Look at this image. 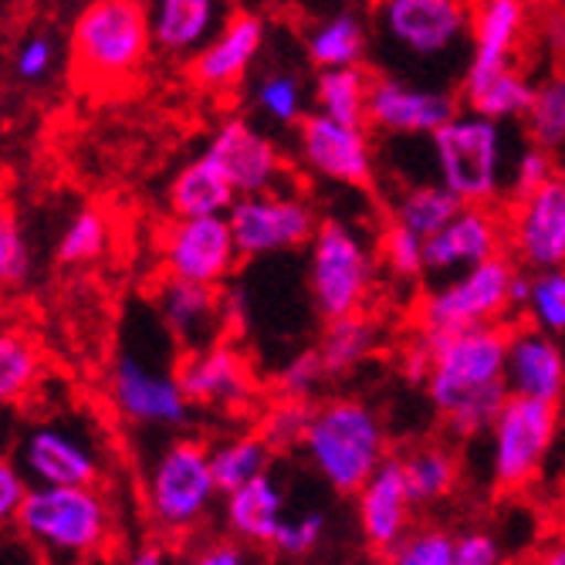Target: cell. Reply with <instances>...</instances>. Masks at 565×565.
<instances>
[{
	"mask_svg": "<svg viewBox=\"0 0 565 565\" xmlns=\"http://www.w3.org/2000/svg\"><path fill=\"white\" fill-rule=\"evenodd\" d=\"M430 339L427 399L457 440L488 434L511 396L504 386L508 326H478L460 332H424Z\"/></svg>",
	"mask_w": 565,
	"mask_h": 565,
	"instance_id": "6da1fadb",
	"label": "cell"
},
{
	"mask_svg": "<svg viewBox=\"0 0 565 565\" xmlns=\"http://www.w3.org/2000/svg\"><path fill=\"white\" fill-rule=\"evenodd\" d=\"M152 51L142 0H88L72 28V78L85 92L129 88Z\"/></svg>",
	"mask_w": 565,
	"mask_h": 565,
	"instance_id": "7a4b0ae2",
	"label": "cell"
},
{
	"mask_svg": "<svg viewBox=\"0 0 565 565\" xmlns=\"http://www.w3.org/2000/svg\"><path fill=\"white\" fill-rule=\"evenodd\" d=\"M301 450L335 494H355L390 457V437L383 417L370 403L326 399L312 409Z\"/></svg>",
	"mask_w": 565,
	"mask_h": 565,
	"instance_id": "3957f363",
	"label": "cell"
},
{
	"mask_svg": "<svg viewBox=\"0 0 565 565\" xmlns=\"http://www.w3.org/2000/svg\"><path fill=\"white\" fill-rule=\"evenodd\" d=\"M430 152L437 180L460 203H498L508 193L511 146L504 122L465 106L430 136Z\"/></svg>",
	"mask_w": 565,
	"mask_h": 565,
	"instance_id": "277c9868",
	"label": "cell"
},
{
	"mask_svg": "<svg viewBox=\"0 0 565 565\" xmlns=\"http://www.w3.org/2000/svg\"><path fill=\"white\" fill-rule=\"evenodd\" d=\"M28 542L62 558H88L109 545V508L92 484H34L14 522Z\"/></svg>",
	"mask_w": 565,
	"mask_h": 565,
	"instance_id": "5b68a950",
	"label": "cell"
},
{
	"mask_svg": "<svg viewBox=\"0 0 565 565\" xmlns=\"http://www.w3.org/2000/svg\"><path fill=\"white\" fill-rule=\"evenodd\" d=\"M519 265L511 254L471 265L457 275H447L437 288H430L417 305V329L420 332H460L478 326H498L515 316L511 308V281Z\"/></svg>",
	"mask_w": 565,
	"mask_h": 565,
	"instance_id": "8992f818",
	"label": "cell"
},
{
	"mask_svg": "<svg viewBox=\"0 0 565 565\" xmlns=\"http://www.w3.org/2000/svg\"><path fill=\"white\" fill-rule=\"evenodd\" d=\"M380 258L352 224L326 221L308 241V291L322 319L363 312Z\"/></svg>",
	"mask_w": 565,
	"mask_h": 565,
	"instance_id": "52a82bcc",
	"label": "cell"
},
{
	"mask_svg": "<svg viewBox=\"0 0 565 565\" xmlns=\"http://www.w3.org/2000/svg\"><path fill=\"white\" fill-rule=\"evenodd\" d=\"M217 494L221 488L214 481L211 450L196 440H177L152 465L146 484V508L149 519L163 532L186 535L211 515Z\"/></svg>",
	"mask_w": 565,
	"mask_h": 565,
	"instance_id": "ba28073f",
	"label": "cell"
},
{
	"mask_svg": "<svg viewBox=\"0 0 565 565\" xmlns=\"http://www.w3.org/2000/svg\"><path fill=\"white\" fill-rule=\"evenodd\" d=\"M558 434V403L508 396L498 409L491 437V478L504 491L529 488L542 468Z\"/></svg>",
	"mask_w": 565,
	"mask_h": 565,
	"instance_id": "9c48e42d",
	"label": "cell"
},
{
	"mask_svg": "<svg viewBox=\"0 0 565 565\" xmlns=\"http://www.w3.org/2000/svg\"><path fill=\"white\" fill-rule=\"evenodd\" d=\"M241 258H268V254L308 247L319 231V214L291 186L237 196L227 211Z\"/></svg>",
	"mask_w": 565,
	"mask_h": 565,
	"instance_id": "30bf717a",
	"label": "cell"
},
{
	"mask_svg": "<svg viewBox=\"0 0 565 565\" xmlns=\"http://www.w3.org/2000/svg\"><path fill=\"white\" fill-rule=\"evenodd\" d=\"M475 0H376L380 34L409 58L437 62L471 41Z\"/></svg>",
	"mask_w": 565,
	"mask_h": 565,
	"instance_id": "8fae6325",
	"label": "cell"
},
{
	"mask_svg": "<svg viewBox=\"0 0 565 565\" xmlns=\"http://www.w3.org/2000/svg\"><path fill=\"white\" fill-rule=\"evenodd\" d=\"M298 160L305 170L335 186H370L376 177V149L370 126L339 122L326 113H305L298 122Z\"/></svg>",
	"mask_w": 565,
	"mask_h": 565,
	"instance_id": "7c38bea8",
	"label": "cell"
},
{
	"mask_svg": "<svg viewBox=\"0 0 565 565\" xmlns=\"http://www.w3.org/2000/svg\"><path fill=\"white\" fill-rule=\"evenodd\" d=\"M177 383L190 406L221 409V414L231 417L247 414L262 396L258 376H254L247 355L224 339L186 349L183 363L177 366Z\"/></svg>",
	"mask_w": 565,
	"mask_h": 565,
	"instance_id": "4fadbf2b",
	"label": "cell"
},
{
	"mask_svg": "<svg viewBox=\"0 0 565 565\" xmlns=\"http://www.w3.org/2000/svg\"><path fill=\"white\" fill-rule=\"evenodd\" d=\"M160 258H163V271L173 278L224 285L241 265V250L227 214L173 217V224L163 231Z\"/></svg>",
	"mask_w": 565,
	"mask_h": 565,
	"instance_id": "5bb4252c",
	"label": "cell"
},
{
	"mask_svg": "<svg viewBox=\"0 0 565 565\" xmlns=\"http://www.w3.org/2000/svg\"><path fill=\"white\" fill-rule=\"evenodd\" d=\"M508 254L525 271L565 268V183H552L515 196L504 214Z\"/></svg>",
	"mask_w": 565,
	"mask_h": 565,
	"instance_id": "9a60e30c",
	"label": "cell"
},
{
	"mask_svg": "<svg viewBox=\"0 0 565 565\" xmlns=\"http://www.w3.org/2000/svg\"><path fill=\"white\" fill-rule=\"evenodd\" d=\"M457 109L460 98L440 85H417L399 75H380L370 88L366 126L393 139H430Z\"/></svg>",
	"mask_w": 565,
	"mask_h": 565,
	"instance_id": "2e32d148",
	"label": "cell"
},
{
	"mask_svg": "<svg viewBox=\"0 0 565 565\" xmlns=\"http://www.w3.org/2000/svg\"><path fill=\"white\" fill-rule=\"evenodd\" d=\"M427 275L447 278L494 254H508V224L494 203H460L457 214L424 241Z\"/></svg>",
	"mask_w": 565,
	"mask_h": 565,
	"instance_id": "e0dca14e",
	"label": "cell"
},
{
	"mask_svg": "<svg viewBox=\"0 0 565 565\" xmlns=\"http://www.w3.org/2000/svg\"><path fill=\"white\" fill-rule=\"evenodd\" d=\"M207 157L221 167L237 196L291 186L281 149L247 119H224L207 142Z\"/></svg>",
	"mask_w": 565,
	"mask_h": 565,
	"instance_id": "ac0fdd59",
	"label": "cell"
},
{
	"mask_svg": "<svg viewBox=\"0 0 565 565\" xmlns=\"http://www.w3.org/2000/svg\"><path fill=\"white\" fill-rule=\"evenodd\" d=\"M532 28V0H475L471 58L460 88H471L504 68H515Z\"/></svg>",
	"mask_w": 565,
	"mask_h": 565,
	"instance_id": "d6986e66",
	"label": "cell"
},
{
	"mask_svg": "<svg viewBox=\"0 0 565 565\" xmlns=\"http://www.w3.org/2000/svg\"><path fill=\"white\" fill-rule=\"evenodd\" d=\"M352 498H355L359 535H363L366 548L380 558H390V552L403 542V535L414 529V515H417V501L409 494L403 460L386 457Z\"/></svg>",
	"mask_w": 565,
	"mask_h": 565,
	"instance_id": "ffe728a7",
	"label": "cell"
},
{
	"mask_svg": "<svg viewBox=\"0 0 565 565\" xmlns=\"http://www.w3.org/2000/svg\"><path fill=\"white\" fill-rule=\"evenodd\" d=\"M268 28L258 14H234L227 18L207 41L196 47L190 62V78L203 92H231L247 78L265 47Z\"/></svg>",
	"mask_w": 565,
	"mask_h": 565,
	"instance_id": "44dd1931",
	"label": "cell"
},
{
	"mask_svg": "<svg viewBox=\"0 0 565 565\" xmlns=\"http://www.w3.org/2000/svg\"><path fill=\"white\" fill-rule=\"evenodd\" d=\"M504 386L511 396L562 403L565 399V349L558 335L542 332L529 322L508 326Z\"/></svg>",
	"mask_w": 565,
	"mask_h": 565,
	"instance_id": "7402d4cb",
	"label": "cell"
},
{
	"mask_svg": "<svg viewBox=\"0 0 565 565\" xmlns=\"http://www.w3.org/2000/svg\"><path fill=\"white\" fill-rule=\"evenodd\" d=\"M113 403L132 424H186L190 399L183 396L177 373H152L136 359H119L113 370Z\"/></svg>",
	"mask_w": 565,
	"mask_h": 565,
	"instance_id": "603a6c76",
	"label": "cell"
},
{
	"mask_svg": "<svg viewBox=\"0 0 565 565\" xmlns=\"http://www.w3.org/2000/svg\"><path fill=\"white\" fill-rule=\"evenodd\" d=\"M160 308L167 329L183 342V349H200L224 339V291L221 285H203L167 275L160 285Z\"/></svg>",
	"mask_w": 565,
	"mask_h": 565,
	"instance_id": "cb8c5ba5",
	"label": "cell"
},
{
	"mask_svg": "<svg viewBox=\"0 0 565 565\" xmlns=\"http://www.w3.org/2000/svg\"><path fill=\"white\" fill-rule=\"evenodd\" d=\"M21 465L34 484H95L98 460L85 440L58 430L38 427L21 447Z\"/></svg>",
	"mask_w": 565,
	"mask_h": 565,
	"instance_id": "d4e9b609",
	"label": "cell"
},
{
	"mask_svg": "<svg viewBox=\"0 0 565 565\" xmlns=\"http://www.w3.org/2000/svg\"><path fill=\"white\" fill-rule=\"evenodd\" d=\"M224 522L234 539L244 545L271 548L275 532L285 522V491L271 471L250 478L247 484L224 494Z\"/></svg>",
	"mask_w": 565,
	"mask_h": 565,
	"instance_id": "484cf974",
	"label": "cell"
},
{
	"mask_svg": "<svg viewBox=\"0 0 565 565\" xmlns=\"http://www.w3.org/2000/svg\"><path fill=\"white\" fill-rule=\"evenodd\" d=\"M217 0H152V44L167 55H190L217 31Z\"/></svg>",
	"mask_w": 565,
	"mask_h": 565,
	"instance_id": "4316f807",
	"label": "cell"
},
{
	"mask_svg": "<svg viewBox=\"0 0 565 565\" xmlns=\"http://www.w3.org/2000/svg\"><path fill=\"white\" fill-rule=\"evenodd\" d=\"M237 200V190L221 173V167L203 152L200 160L186 163L170 183V211L173 217H211L227 214Z\"/></svg>",
	"mask_w": 565,
	"mask_h": 565,
	"instance_id": "83f0119b",
	"label": "cell"
},
{
	"mask_svg": "<svg viewBox=\"0 0 565 565\" xmlns=\"http://www.w3.org/2000/svg\"><path fill=\"white\" fill-rule=\"evenodd\" d=\"M308 62L316 68H342V65H366L370 51V28L363 14L355 11H335L322 21H316L305 34Z\"/></svg>",
	"mask_w": 565,
	"mask_h": 565,
	"instance_id": "f1b7e54d",
	"label": "cell"
},
{
	"mask_svg": "<svg viewBox=\"0 0 565 565\" xmlns=\"http://www.w3.org/2000/svg\"><path fill=\"white\" fill-rule=\"evenodd\" d=\"M376 345H380L376 322L363 312H352V316L326 319V332L316 349L322 355L329 380H342V376L355 373L359 366H366Z\"/></svg>",
	"mask_w": 565,
	"mask_h": 565,
	"instance_id": "f546056e",
	"label": "cell"
},
{
	"mask_svg": "<svg viewBox=\"0 0 565 565\" xmlns=\"http://www.w3.org/2000/svg\"><path fill=\"white\" fill-rule=\"evenodd\" d=\"M532 95H535V82L515 65V68H504L471 88H460V102L468 109L498 119V122H522L529 106H532Z\"/></svg>",
	"mask_w": 565,
	"mask_h": 565,
	"instance_id": "4dcf8cb0",
	"label": "cell"
},
{
	"mask_svg": "<svg viewBox=\"0 0 565 565\" xmlns=\"http://www.w3.org/2000/svg\"><path fill=\"white\" fill-rule=\"evenodd\" d=\"M399 460H403V475H406V484H409V494H414L417 508L440 504L454 494L457 478H460V460L454 457L450 447L420 444L409 454H403Z\"/></svg>",
	"mask_w": 565,
	"mask_h": 565,
	"instance_id": "1f68e13d",
	"label": "cell"
},
{
	"mask_svg": "<svg viewBox=\"0 0 565 565\" xmlns=\"http://www.w3.org/2000/svg\"><path fill=\"white\" fill-rule=\"evenodd\" d=\"M373 75L366 65H342V68H319L316 78V109L339 119L366 126Z\"/></svg>",
	"mask_w": 565,
	"mask_h": 565,
	"instance_id": "d6a6232c",
	"label": "cell"
},
{
	"mask_svg": "<svg viewBox=\"0 0 565 565\" xmlns=\"http://www.w3.org/2000/svg\"><path fill=\"white\" fill-rule=\"evenodd\" d=\"M44 376V355L24 332L0 329V406L24 403Z\"/></svg>",
	"mask_w": 565,
	"mask_h": 565,
	"instance_id": "836d02e7",
	"label": "cell"
},
{
	"mask_svg": "<svg viewBox=\"0 0 565 565\" xmlns=\"http://www.w3.org/2000/svg\"><path fill=\"white\" fill-rule=\"evenodd\" d=\"M460 207V196L454 190H447L440 180L437 183H417L406 186L396 200H393V221L409 227L420 237L437 234Z\"/></svg>",
	"mask_w": 565,
	"mask_h": 565,
	"instance_id": "e575fe53",
	"label": "cell"
},
{
	"mask_svg": "<svg viewBox=\"0 0 565 565\" xmlns=\"http://www.w3.org/2000/svg\"><path fill=\"white\" fill-rule=\"evenodd\" d=\"M271 447L262 434H241L231 437L227 444H221L217 450H211V468H214V481L221 488V494L247 484L250 478H258L271 468Z\"/></svg>",
	"mask_w": 565,
	"mask_h": 565,
	"instance_id": "d590c367",
	"label": "cell"
},
{
	"mask_svg": "<svg viewBox=\"0 0 565 565\" xmlns=\"http://www.w3.org/2000/svg\"><path fill=\"white\" fill-rule=\"evenodd\" d=\"M522 122H525L529 142L552 149L555 157L565 152V68L535 82L532 106Z\"/></svg>",
	"mask_w": 565,
	"mask_h": 565,
	"instance_id": "8d00e7d4",
	"label": "cell"
},
{
	"mask_svg": "<svg viewBox=\"0 0 565 565\" xmlns=\"http://www.w3.org/2000/svg\"><path fill=\"white\" fill-rule=\"evenodd\" d=\"M519 316L542 332L565 335V268L529 271V295Z\"/></svg>",
	"mask_w": 565,
	"mask_h": 565,
	"instance_id": "74e56055",
	"label": "cell"
},
{
	"mask_svg": "<svg viewBox=\"0 0 565 565\" xmlns=\"http://www.w3.org/2000/svg\"><path fill=\"white\" fill-rule=\"evenodd\" d=\"M254 102H258L262 116L278 126H298L305 119V85L295 72H265L254 88Z\"/></svg>",
	"mask_w": 565,
	"mask_h": 565,
	"instance_id": "f35d334b",
	"label": "cell"
},
{
	"mask_svg": "<svg viewBox=\"0 0 565 565\" xmlns=\"http://www.w3.org/2000/svg\"><path fill=\"white\" fill-rule=\"evenodd\" d=\"M424 241L420 234H414L409 227L390 221L386 231L380 234V265L396 278V281H420L427 278V254H424Z\"/></svg>",
	"mask_w": 565,
	"mask_h": 565,
	"instance_id": "ab89813d",
	"label": "cell"
},
{
	"mask_svg": "<svg viewBox=\"0 0 565 565\" xmlns=\"http://www.w3.org/2000/svg\"><path fill=\"white\" fill-rule=\"evenodd\" d=\"M109 247V221L102 211H78L62 241H58V262L62 265H88V262H98L102 254Z\"/></svg>",
	"mask_w": 565,
	"mask_h": 565,
	"instance_id": "60d3db41",
	"label": "cell"
},
{
	"mask_svg": "<svg viewBox=\"0 0 565 565\" xmlns=\"http://www.w3.org/2000/svg\"><path fill=\"white\" fill-rule=\"evenodd\" d=\"M312 409H316V403L275 396V403L265 409L262 420H258V434L268 440L271 450L301 447L305 430H308V420H312Z\"/></svg>",
	"mask_w": 565,
	"mask_h": 565,
	"instance_id": "b9f144b4",
	"label": "cell"
},
{
	"mask_svg": "<svg viewBox=\"0 0 565 565\" xmlns=\"http://www.w3.org/2000/svg\"><path fill=\"white\" fill-rule=\"evenodd\" d=\"M454 548L457 539L447 529L437 525H414L403 542L390 552L393 565H454Z\"/></svg>",
	"mask_w": 565,
	"mask_h": 565,
	"instance_id": "7bdbcfd3",
	"label": "cell"
},
{
	"mask_svg": "<svg viewBox=\"0 0 565 565\" xmlns=\"http://www.w3.org/2000/svg\"><path fill=\"white\" fill-rule=\"evenodd\" d=\"M329 380L326 373V363L319 349H305L298 352L295 359H288V363L278 370L275 376V396H285V399H305V403H316L322 383Z\"/></svg>",
	"mask_w": 565,
	"mask_h": 565,
	"instance_id": "ee69618b",
	"label": "cell"
},
{
	"mask_svg": "<svg viewBox=\"0 0 565 565\" xmlns=\"http://www.w3.org/2000/svg\"><path fill=\"white\" fill-rule=\"evenodd\" d=\"M558 177V157L552 149L529 142L522 146L515 157H511V173H508V193L511 196H525Z\"/></svg>",
	"mask_w": 565,
	"mask_h": 565,
	"instance_id": "f6af8a7d",
	"label": "cell"
},
{
	"mask_svg": "<svg viewBox=\"0 0 565 565\" xmlns=\"http://www.w3.org/2000/svg\"><path fill=\"white\" fill-rule=\"evenodd\" d=\"M322 535H326V515H322V511H305V515H298V519L285 515L281 529L275 532L271 552H278L285 558L312 555L322 545Z\"/></svg>",
	"mask_w": 565,
	"mask_h": 565,
	"instance_id": "bcb514c9",
	"label": "cell"
},
{
	"mask_svg": "<svg viewBox=\"0 0 565 565\" xmlns=\"http://www.w3.org/2000/svg\"><path fill=\"white\" fill-rule=\"evenodd\" d=\"M28 268H31V258H28L24 237L18 231V221L4 203H0V288L21 285L28 278Z\"/></svg>",
	"mask_w": 565,
	"mask_h": 565,
	"instance_id": "7dc6e473",
	"label": "cell"
},
{
	"mask_svg": "<svg viewBox=\"0 0 565 565\" xmlns=\"http://www.w3.org/2000/svg\"><path fill=\"white\" fill-rule=\"evenodd\" d=\"M504 558L501 542L491 532H465L457 535L454 565H498Z\"/></svg>",
	"mask_w": 565,
	"mask_h": 565,
	"instance_id": "c3c4849f",
	"label": "cell"
},
{
	"mask_svg": "<svg viewBox=\"0 0 565 565\" xmlns=\"http://www.w3.org/2000/svg\"><path fill=\"white\" fill-rule=\"evenodd\" d=\"M24 494H28V484H24L21 471L11 465V460H0V529L18 522Z\"/></svg>",
	"mask_w": 565,
	"mask_h": 565,
	"instance_id": "681fc988",
	"label": "cell"
},
{
	"mask_svg": "<svg viewBox=\"0 0 565 565\" xmlns=\"http://www.w3.org/2000/svg\"><path fill=\"white\" fill-rule=\"evenodd\" d=\"M51 62H55V47H51L47 38H31L21 44L18 51V75L28 82H38L51 72Z\"/></svg>",
	"mask_w": 565,
	"mask_h": 565,
	"instance_id": "f907efd6",
	"label": "cell"
},
{
	"mask_svg": "<svg viewBox=\"0 0 565 565\" xmlns=\"http://www.w3.org/2000/svg\"><path fill=\"white\" fill-rule=\"evenodd\" d=\"M399 373L414 383V386H424L427 383V373H430V339L417 329V335L409 339V345L403 349V359H399Z\"/></svg>",
	"mask_w": 565,
	"mask_h": 565,
	"instance_id": "816d5d0a",
	"label": "cell"
},
{
	"mask_svg": "<svg viewBox=\"0 0 565 565\" xmlns=\"http://www.w3.org/2000/svg\"><path fill=\"white\" fill-rule=\"evenodd\" d=\"M196 562H203V565H241V562H247V552H244L241 539H224V542L203 545V552H196Z\"/></svg>",
	"mask_w": 565,
	"mask_h": 565,
	"instance_id": "f5cc1de1",
	"label": "cell"
},
{
	"mask_svg": "<svg viewBox=\"0 0 565 565\" xmlns=\"http://www.w3.org/2000/svg\"><path fill=\"white\" fill-rule=\"evenodd\" d=\"M542 44L552 51L555 58H565V8H552L545 18H542Z\"/></svg>",
	"mask_w": 565,
	"mask_h": 565,
	"instance_id": "db71d44e",
	"label": "cell"
},
{
	"mask_svg": "<svg viewBox=\"0 0 565 565\" xmlns=\"http://www.w3.org/2000/svg\"><path fill=\"white\" fill-rule=\"evenodd\" d=\"M539 562H545V565H565V542H558V545H552L548 552H542Z\"/></svg>",
	"mask_w": 565,
	"mask_h": 565,
	"instance_id": "11a10c76",
	"label": "cell"
},
{
	"mask_svg": "<svg viewBox=\"0 0 565 565\" xmlns=\"http://www.w3.org/2000/svg\"><path fill=\"white\" fill-rule=\"evenodd\" d=\"M167 555L163 552H136V562L139 565H157V562H163Z\"/></svg>",
	"mask_w": 565,
	"mask_h": 565,
	"instance_id": "9f6ffc18",
	"label": "cell"
},
{
	"mask_svg": "<svg viewBox=\"0 0 565 565\" xmlns=\"http://www.w3.org/2000/svg\"><path fill=\"white\" fill-rule=\"evenodd\" d=\"M558 180L565 183V167H558Z\"/></svg>",
	"mask_w": 565,
	"mask_h": 565,
	"instance_id": "6f0895ef",
	"label": "cell"
}]
</instances>
